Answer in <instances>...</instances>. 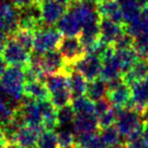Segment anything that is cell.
I'll return each instance as SVG.
<instances>
[{"instance_id":"obj_1","label":"cell","mask_w":148,"mask_h":148,"mask_svg":"<svg viewBox=\"0 0 148 148\" xmlns=\"http://www.w3.org/2000/svg\"><path fill=\"white\" fill-rule=\"evenodd\" d=\"M116 128L120 135L123 136L125 142H130L142 137L141 116L134 110L117 109Z\"/></svg>"},{"instance_id":"obj_2","label":"cell","mask_w":148,"mask_h":148,"mask_svg":"<svg viewBox=\"0 0 148 148\" xmlns=\"http://www.w3.org/2000/svg\"><path fill=\"white\" fill-rule=\"evenodd\" d=\"M25 80L23 68L9 65L0 77V87L10 99L19 101L23 97Z\"/></svg>"},{"instance_id":"obj_3","label":"cell","mask_w":148,"mask_h":148,"mask_svg":"<svg viewBox=\"0 0 148 148\" xmlns=\"http://www.w3.org/2000/svg\"><path fill=\"white\" fill-rule=\"evenodd\" d=\"M62 35L54 27H42L35 32V40L32 53L44 54L52 50H56Z\"/></svg>"},{"instance_id":"obj_4","label":"cell","mask_w":148,"mask_h":148,"mask_svg":"<svg viewBox=\"0 0 148 148\" xmlns=\"http://www.w3.org/2000/svg\"><path fill=\"white\" fill-rule=\"evenodd\" d=\"M63 58L66 67L72 70V66L85 55V51L79 37H64L57 47Z\"/></svg>"},{"instance_id":"obj_5","label":"cell","mask_w":148,"mask_h":148,"mask_svg":"<svg viewBox=\"0 0 148 148\" xmlns=\"http://www.w3.org/2000/svg\"><path fill=\"white\" fill-rule=\"evenodd\" d=\"M19 9L10 1L0 0V31L8 38L18 29Z\"/></svg>"},{"instance_id":"obj_6","label":"cell","mask_w":148,"mask_h":148,"mask_svg":"<svg viewBox=\"0 0 148 148\" xmlns=\"http://www.w3.org/2000/svg\"><path fill=\"white\" fill-rule=\"evenodd\" d=\"M2 55L3 59L8 65L18 66L21 68L29 63L31 58V53L21 47L12 38H8Z\"/></svg>"},{"instance_id":"obj_7","label":"cell","mask_w":148,"mask_h":148,"mask_svg":"<svg viewBox=\"0 0 148 148\" xmlns=\"http://www.w3.org/2000/svg\"><path fill=\"white\" fill-rule=\"evenodd\" d=\"M72 69L80 72L88 81L99 78L101 71V60L99 57L85 54L72 66Z\"/></svg>"},{"instance_id":"obj_8","label":"cell","mask_w":148,"mask_h":148,"mask_svg":"<svg viewBox=\"0 0 148 148\" xmlns=\"http://www.w3.org/2000/svg\"><path fill=\"white\" fill-rule=\"evenodd\" d=\"M68 5L54 1H43L40 4L43 27H54L67 11Z\"/></svg>"},{"instance_id":"obj_9","label":"cell","mask_w":148,"mask_h":148,"mask_svg":"<svg viewBox=\"0 0 148 148\" xmlns=\"http://www.w3.org/2000/svg\"><path fill=\"white\" fill-rule=\"evenodd\" d=\"M43 129V126H33L25 124L17 129L10 143H15L23 148L35 147L38 137Z\"/></svg>"},{"instance_id":"obj_10","label":"cell","mask_w":148,"mask_h":148,"mask_svg":"<svg viewBox=\"0 0 148 148\" xmlns=\"http://www.w3.org/2000/svg\"><path fill=\"white\" fill-rule=\"evenodd\" d=\"M40 65L46 75L58 73V72L64 71V70H69L66 67L59 51H56V50L40 54Z\"/></svg>"},{"instance_id":"obj_11","label":"cell","mask_w":148,"mask_h":148,"mask_svg":"<svg viewBox=\"0 0 148 148\" xmlns=\"http://www.w3.org/2000/svg\"><path fill=\"white\" fill-rule=\"evenodd\" d=\"M95 8L101 17L124 25L123 13L118 0H101L95 4Z\"/></svg>"},{"instance_id":"obj_12","label":"cell","mask_w":148,"mask_h":148,"mask_svg":"<svg viewBox=\"0 0 148 148\" xmlns=\"http://www.w3.org/2000/svg\"><path fill=\"white\" fill-rule=\"evenodd\" d=\"M57 29L64 37H79L81 25L71 9L68 8L59 19L57 23Z\"/></svg>"},{"instance_id":"obj_13","label":"cell","mask_w":148,"mask_h":148,"mask_svg":"<svg viewBox=\"0 0 148 148\" xmlns=\"http://www.w3.org/2000/svg\"><path fill=\"white\" fill-rule=\"evenodd\" d=\"M107 99L116 109H124L131 99V88L125 82H121L107 91Z\"/></svg>"},{"instance_id":"obj_14","label":"cell","mask_w":148,"mask_h":148,"mask_svg":"<svg viewBox=\"0 0 148 148\" xmlns=\"http://www.w3.org/2000/svg\"><path fill=\"white\" fill-rule=\"evenodd\" d=\"M72 129L76 136L93 133L99 130L97 117L95 115H75L72 122Z\"/></svg>"},{"instance_id":"obj_15","label":"cell","mask_w":148,"mask_h":148,"mask_svg":"<svg viewBox=\"0 0 148 148\" xmlns=\"http://www.w3.org/2000/svg\"><path fill=\"white\" fill-rule=\"evenodd\" d=\"M125 33V25L115 23L107 18H101L99 21V37L107 43L113 45L114 42Z\"/></svg>"},{"instance_id":"obj_16","label":"cell","mask_w":148,"mask_h":148,"mask_svg":"<svg viewBox=\"0 0 148 148\" xmlns=\"http://www.w3.org/2000/svg\"><path fill=\"white\" fill-rule=\"evenodd\" d=\"M42 116V126L45 130H54L58 127L57 109H55L50 99L47 101H37Z\"/></svg>"},{"instance_id":"obj_17","label":"cell","mask_w":148,"mask_h":148,"mask_svg":"<svg viewBox=\"0 0 148 148\" xmlns=\"http://www.w3.org/2000/svg\"><path fill=\"white\" fill-rule=\"evenodd\" d=\"M148 76V62L144 59H139L133 67L122 74V80L131 86L133 83L146 78Z\"/></svg>"},{"instance_id":"obj_18","label":"cell","mask_w":148,"mask_h":148,"mask_svg":"<svg viewBox=\"0 0 148 148\" xmlns=\"http://www.w3.org/2000/svg\"><path fill=\"white\" fill-rule=\"evenodd\" d=\"M23 95L34 101L50 99V92L42 81H27L23 85Z\"/></svg>"},{"instance_id":"obj_19","label":"cell","mask_w":148,"mask_h":148,"mask_svg":"<svg viewBox=\"0 0 148 148\" xmlns=\"http://www.w3.org/2000/svg\"><path fill=\"white\" fill-rule=\"evenodd\" d=\"M116 59H117L119 67L123 74L133 67L134 64L139 60V57L134 48L131 47L127 48V49L116 50Z\"/></svg>"},{"instance_id":"obj_20","label":"cell","mask_w":148,"mask_h":148,"mask_svg":"<svg viewBox=\"0 0 148 148\" xmlns=\"http://www.w3.org/2000/svg\"><path fill=\"white\" fill-rule=\"evenodd\" d=\"M124 17V25L133 23L141 16V7L135 0H118Z\"/></svg>"},{"instance_id":"obj_21","label":"cell","mask_w":148,"mask_h":148,"mask_svg":"<svg viewBox=\"0 0 148 148\" xmlns=\"http://www.w3.org/2000/svg\"><path fill=\"white\" fill-rule=\"evenodd\" d=\"M69 86L73 97L84 95L87 87V79L80 72L72 69L69 73Z\"/></svg>"},{"instance_id":"obj_22","label":"cell","mask_w":148,"mask_h":148,"mask_svg":"<svg viewBox=\"0 0 148 148\" xmlns=\"http://www.w3.org/2000/svg\"><path fill=\"white\" fill-rule=\"evenodd\" d=\"M107 82L99 77V78H95L87 82L85 95L91 101H97L101 99H103L107 95Z\"/></svg>"},{"instance_id":"obj_23","label":"cell","mask_w":148,"mask_h":148,"mask_svg":"<svg viewBox=\"0 0 148 148\" xmlns=\"http://www.w3.org/2000/svg\"><path fill=\"white\" fill-rule=\"evenodd\" d=\"M70 106L75 115H95V103L84 95L74 97Z\"/></svg>"},{"instance_id":"obj_24","label":"cell","mask_w":148,"mask_h":148,"mask_svg":"<svg viewBox=\"0 0 148 148\" xmlns=\"http://www.w3.org/2000/svg\"><path fill=\"white\" fill-rule=\"evenodd\" d=\"M75 145L80 148H106L99 134L95 132L79 135L75 137Z\"/></svg>"},{"instance_id":"obj_25","label":"cell","mask_w":148,"mask_h":148,"mask_svg":"<svg viewBox=\"0 0 148 148\" xmlns=\"http://www.w3.org/2000/svg\"><path fill=\"white\" fill-rule=\"evenodd\" d=\"M10 38H12L15 42H17L27 51L32 53L34 46V40H35V32L34 31L25 29H17Z\"/></svg>"},{"instance_id":"obj_26","label":"cell","mask_w":148,"mask_h":148,"mask_svg":"<svg viewBox=\"0 0 148 148\" xmlns=\"http://www.w3.org/2000/svg\"><path fill=\"white\" fill-rule=\"evenodd\" d=\"M99 136L106 147L122 144L121 135H120V133L118 132L116 126H111V127L101 129Z\"/></svg>"},{"instance_id":"obj_27","label":"cell","mask_w":148,"mask_h":148,"mask_svg":"<svg viewBox=\"0 0 148 148\" xmlns=\"http://www.w3.org/2000/svg\"><path fill=\"white\" fill-rule=\"evenodd\" d=\"M37 148H58L57 133L52 130H45L40 133L36 142Z\"/></svg>"},{"instance_id":"obj_28","label":"cell","mask_w":148,"mask_h":148,"mask_svg":"<svg viewBox=\"0 0 148 148\" xmlns=\"http://www.w3.org/2000/svg\"><path fill=\"white\" fill-rule=\"evenodd\" d=\"M75 113L70 105H66L62 108L57 109V122L58 126H67L72 124Z\"/></svg>"},{"instance_id":"obj_29","label":"cell","mask_w":148,"mask_h":148,"mask_svg":"<svg viewBox=\"0 0 148 148\" xmlns=\"http://www.w3.org/2000/svg\"><path fill=\"white\" fill-rule=\"evenodd\" d=\"M117 120V109L112 107L108 110L106 113L97 116V124H99V129H105V128L114 126Z\"/></svg>"},{"instance_id":"obj_30","label":"cell","mask_w":148,"mask_h":148,"mask_svg":"<svg viewBox=\"0 0 148 148\" xmlns=\"http://www.w3.org/2000/svg\"><path fill=\"white\" fill-rule=\"evenodd\" d=\"M58 145L61 147H69L75 144V135L69 130H61L57 133Z\"/></svg>"},{"instance_id":"obj_31","label":"cell","mask_w":148,"mask_h":148,"mask_svg":"<svg viewBox=\"0 0 148 148\" xmlns=\"http://www.w3.org/2000/svg\"><path fill=\"white\" fill-rule=\"evenodd\" d=\"M134 39L125 32L123 33L115 42H114L113 46L115 50H122V49H127V48L133 47Z\"/></svg>"},{"instance_id":"obj_32","label":"cell","mask_w":148,"mask_h":148,"mask_svg":"<svg viewBox=\"0 0 148 148\" xmlns=\"http://www.w3.org/2000/svg\"><path fill=\"white\" fill-rule=\"evenodd\" d=\"M111 108H112V105L110 103V101H108L107 97L99 99V101H97L95 103V115L97 117V116L106 113V112L111 109Z\"/></svg>"},{"instance_id":"obj_33","label":"cell","mask_w":148,"mask_h":148,"mask_svg":"<svg viewBox=\"0 0 148 148\" xmlns=\"http://www.w3.org/2000/svg\"><path fill=\"white\" fill-rule=\"evenodd\" d=\"M123 148H148V142L143 137L130 142H124Z\"/></svg>"},{"instance_id":"obj_34","label":"cell","mask_w":148,"mask_h":148,"mask_svg":"<svg viewBox=\"0 0 148 148\" xmlns=\"http://www.w3.org/2000/svg\"><path fill=\"white\" fill-rule=\"evenodd\" d=\"M10 2L14 5L16 8L21 9L27 5L32 4V0H10Z\"/></svg>"},{"instance_id":"obj_35","label":"cell","mask_w":148,"mask_h":148,"mask_svg":"<svg viewBox=\"0 0 148 148\" xmlns=\"http://www.w3.org/2000/svg\"><path fill=\"white\" fill-rule=\"evenodd\" d=\"M142 137L148 142V121H144L142 124Z\"/></svg>"},{"instance_id":"obj_36","label":"cell","mask_w":148,"mask_h":148,"mask_svg":"<svg viewBox=\"0 0 148 148\" xmlns=\"http://www.w3.org/2000/svg\"><path fill=\"white\" fill-rule=\"evenodd\" d=\"M6 67H7V63L5 62V60L3 59V57L0 56V77L2 76V74L4 73Z\"/></svg>"},{"instance_id":"obj_37","label":"cell","mask_w":148,"mask_h":148,"mask_svg":"<svg viewBox=\"0 0 148 148\" xmlns=\"http://www.w3.org/2000/svg\"><path fill=\"white\" fill-rule=\"evenodd\" d=\"M141 17L146 21H148V5L141 9Z\"/></svg>"},{"instance_id":"obj_38","label":"cell","mask_w":148,"mask_h":148,"mask_svg":"<svg viewBox=\"0 0 148 148\" xmlns=\"http://www.w3.org/2000/svg\"><path fill=\"white\" fill-rule=\"evenodd\" d=\"M135 1L138 3V5H139L141 8H143V7L148 5V0H135Z\"/></svg>"},{"instance_id":"obj_39","label":"cell","mask_w":148,"mask_h":148,"mask_svg":"<svg viewBox=\"0 0 148 148\" xmlns=\"http://www.w3.org/2000/svg\"><path fill=\"white\" fill-rule=\"evenodd\" d=\"M6 42L7 41H4V40H0V56L3 54V51L5 49V45H6Z\"/></svg>"},{"instance_id":"obj_40","label":"cell","mask_w":148,"mask_h":148,"mask_svg":"<svg viewBox=\"0 0 148 148\" xmlns=\"http://www.w3.org/2000/svg\"><path fill=\"white\" fill-rule=\"evenodd\" d=\"M44 1H54V2H60V3H63V4H66L69 6V3H70V0H44Z\"/></svg>"},{"instance_id":"obj_41","label":"cell","mask_w":148,"mask_h":148,"mask_svg":"<svg viewBox=\"0 0 148 148\" xmlns=\"http://www.w3.org/2000/svg\"><path fill=\"white\" fill-rule=\"evenodd\" d=\"M5 101H6V99H5V95L2 91V89H1V87H0V105H1L2 103H4Z\"/></svg>"},{"instance_id":"obj_42","label":"cell","mask_w":148,"mask_h":148,"mask_svg":"<svg viewBox=\"0 0 148 148\" xmlns=\"http://www.w3.org/2000/svg\"><path fill=\"white\" fill-rule=\"evenodd\" d=\"M4 148H23V147L17 145V144H15V143H7Z\"/></svg>"},{"instance_id":"obj_43","label":"cell","mask_w":148,"mask_h":148,"mask_svg":"<svg viewBox=\"0 0 148 148\" xmlns=\"http://www.w3.org/2000/svg\"><path fill=\"white\" fill-rule=\"evenodd\" d=\"M82 1H84V2H87V3H90V4H97L99 2H101V0H82Z\"/></svg>"},{"instance_id":"obj_44","label":"cell","mask_w":148,"mask_h":148,"mask_svg":"<svg viewBox=\"0 0 148 148\" xmlns=\"http://www.w3.org/2000/svg\"><path fill=\"white\" fill-rule=\"evenodd\" d=\"M123 146H124V143L118 144V145H115V146H108V147H106V148H123Z\"/></svg>"},{"instance_id":"obj_45","label":"cell","mask_w":148,"mask_h":148,"mask_svg":"<svg viewBox=\"0 0 148 148\" xmlns=\"http://www.w3.org/2000/svg\"><path fill=\"white\" fill-rule=\"evenodd\" d=\"M44 0H32V3H35V4H38L40 5L42 2H43Z\"/></svg>"},{"instance_id":"obj_46","label":"cell","mask_w":148,"mask_h":148,"mask_svg":"<svg viewBox=\"0 0 148 148\" xmlns=\"http://www.w3.org/2000/svg\"><path fill=\"white\" fill-rule=\"evenodd\" d=\"M144 60H146V61L148 62V52H147V54H146V56H145V58H144Z\"/></svg>"},{"instance_id":"obj_47","label":"cell","mask_w":148,"mask_h":148,"mask_svg":"<svg viewBox=\"0 0 148 148\" xmlns=\"http://www.w3.org/2000/svg\"><path fill=\"white\" fill-rule=\"evenodd\" d=\"M59 148H74V146H69V147H61V146H60Z\"/></svg>"},{"instance_id":"obj_48","label":"cell","mask_w":148,"mask_h":148,"mask_svg":"<svg viewBox=\"0 0 148 148\" xmlns=\"http://www.w3.org/2000/svg\"><path fill=\"white\" fill-rule=\"evenodd\" d=\"M74 148H80V147H78L77 145H75V144H74Z\"/></svg>"},{"instance_id":"obj_49","label":"cell","mask_w":148,"mask_h":148,"mask_svg":"<svg viewBox=\"0 0 148 148\" xmlns=\"http://www.w3.org/2000/svg\"><path fill=\"white\" fill-rule=\"evenodd\" d=\"M32 148H37V147H32Z\"/></svg>"}]
</instances>
